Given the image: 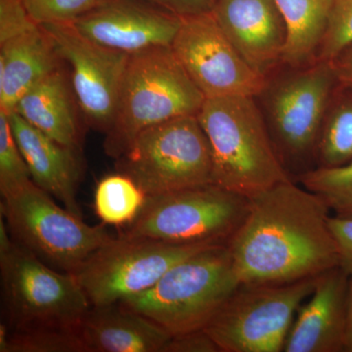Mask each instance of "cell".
<instances>
[{
    "mask_svg": "<svg viewBox=\"0 0 352 352\" xmlns=\"http://www.w3.org/2000/svg\"><path fill=\"white\" fill-rule=\"evenodd\" d=\"M330 215L320 197L292 179L250 198L227 243L241 284L293 283L340 266Z\"/></svg>",
    "mask_w": 352,
    "mask_h": 352,
    "instance_id": "6da1fadb",
    "label": "cell"
},
{
    "mask_svg": "<svg viewBox=\"0 0 352 352\" xmlns=\"http://www.w3.org/2000/svg\"><path fill=\"white\" fill-rule=\"evenodd\" d=\"M197 117L212 150L214 184L250 199L291 180L254 97L206 99Z\"/></svg>",
    "mask_w": 352,
    "mask_h": 352,
    "instance_id": "7a4b0ae2",
    "label": "cell"
},
{
    "mask_svg": "<svg viewBox=\"0 0 352 352\" xmlns=\"http://www.w3.org/2000/svg\"><path fill=\"white\" fill-rule=\"evenodd\" d=\"M240 285L227 245H212L175 263L152 288L119 305L177 336L204 330Z\"/></svg>",
    "mask_w": 352,
    "mask_h": 352,
    "instance_id": "3957f363",
    "label": "cell"
},
{
    "mask_svg": "<svg viewBox=\"0 0 352 352\" xmlns=\"http://www.w3.org/2000/svg\"><path fill=\"white\" fill-rule=\"evenodd\" d=\"M206 98L171 47L131 55L104 150L117 160L140 132L162 122L197 116Z\"/></svg>",
    "mask_w": 352,
    "mask_h": 352,
    "instance_id": "277c9868",
    "label": "cell"
},
{
    "mask_svg": "<svg viewBox=\"0 0 352 352\" xmlns=\"http://www.w3.org/2000/svg\"><path fill=\"white\" fill-rule=\"evenodd\" d=\"M0 214L15 242L72 274L113 239L105 226H88L32 180L2 196Z\"/></svg>",
    "mask_w": 352,
    "mask_h": 352,
    "instance_id": "5b68a950",
    "label": "cell"
},
{
    "mask_svg": "<svg viewBox=\"0 0 352 352\" xmlns=\"http://www.w3.org/2000/svg\"><path fill=\"white\" fill-rule=\"evenodd\" d=\"M250 199L214 184L148 196L138 219L122 234L182 245H221L237 231Z\"/></svg>",
    "mask_w": 352,
    "mask_h": 352,
    "instance_id": "8992f818",
    "label": "cell"
},
{
    "mask_svg": "<svg viewBox=\"0 0 352 352\" xmlns=\"http://www.w3.org/2000/svg\"><path fill=\"white\" fill-rule=\"evenodd\" d=\"M116 161L147 196L212 183V150L197 116L145 129Z\"/></svg>",
    "mask_w": 352,
    "mask_h": 352,
    "instance_id": "52a82bcc",
    "label": "cell"
},
{
    "mask_svg": "<svg viewBox=\"0 0 352 352\" xmlns=\"http://www.w3.org/2000/svg\"><path fill=\"white\" fill-rule=\"evenodd\" d=\"M317 278L286 284H241L204 330L220 352H281L298 307Z\"/></svg>",
    "mask_w": 352,
    "mask_h": 352,
    "instance_id": "ba28073f",
    "label": "cell"
},
{
    "mask_svg": "<svg viewBox=\"0 0 352 352\" xmlns=\"http://www.w3.org/2000/svg\"><path fill=\"white\" fill-rule=\"evenodd\" d=\"M2 288L15 330L78 327L92 305L75 274L58 272L17 242L0 254Z\"/></svg>",
    "mask_w": 352,
    "mask_h": 352,
    "instance_id": "9c48e42d",
    "label": "cell"
},
{
    "mask_svg": "<svg viewBox=\"0 0 352 352\" xmlns=\"http://www.w3.org/2000/svg\"><path fill=\"white\" fill-rule=\"evenodd\" d=\"M338 83L330 61L298 68L272 85L267 82L263 91L266 94V124L285 168L287 162L315 160L322 124Z\"/></svg>",
    "mask_w": 352,
    "mask_h": 352,
    "instance_id": "30bf717a",
    "label": "cell"
},
{
    "mask_svg": "<svg viewBox=\"0 0 352 352\" xmlns=\"http://www.w3.org/2000/svg\"><path fill=\"white\" fill-rule=\"evenodd\" d=\"M210 245L122 235L95 252L75 275L92 307L116 305L144 293L175 263Z\"/></svg>",
    "mask_w": 352,
    "mask_h": 352,
    "instance_id": "8fae6325",
    "label": "cell"
},
{
    "mask_svg": "<svg viewBox=\"0 0 352 352\" xmlns=\"http://www.w3.org/2000/svg\"><path fill=\"white\" fill-rule=\"evenodd\" d=\"M171 50L206 99L259 96L267 78L236 50L210 12L182 17Z\"/></svg>",
    "mask_w": 352,
    "mask_h": 352,
    "instance_id": "7c38bea8",
    "label": "cell"
},
{
    "mask_svg": "<svg viewBox=\"0 0 352 352\" xmlns=\"http://www.w3.org/2000/svg\"><path fill=\"white\" fill-rule=\"evenodd\" d=\"M41 25L69 65L72 87L87 124L106 133L115 119L131 55L89 41L72 23Z\"/></svg>",
    "mask_w": 352,
    "mask_h": 352,
    "instance_id": "4fadbf2b",
    "label": "cell"
},
{
    "mask_svg": "<svg viewBox=\"0 0 352 352\" xmlns=\"http://www.w3.org/2000/svg\"><path fill=\"white\" fill-rule=\"evenodd\" d=\"M182 21L143 0H98L72 24L89 41L133 55L171 47Z\"/></svg>",
    "mask_w": 352,
    "mask_h": 352,
    "instance_id": "5bb4252c",
    "label": "cell"
},
{
    "mask_svg": "<svg viewBox=\"0 0 352 352\" xmlns=\"http://www.w3.org/2000/svg\"><path fill=\"white\" fill-rule=\"evenodd\" d=\"M212 15L252 68L267 76L282 61L287 29L276 0H214Z\"/></svg>",
    "mask_w": 352,
    "mask_h": 352,
    "instance_id": "9a60e30c",
    "label": "cell"
},
{
    "mask_svg": "<svg viewBox=\"0 0 352 352\" xmlns=\"http://www.w3.org/2000/svg\"><path fill=\"white\" fill-rule=\"evenodd\" d=\"M349 282L340 266L319 275L311 295L296 311L285 352L346 351Z\"/></svg>",
    "mask_w": 352,
    "mask_h": 352,
    "instance_id": "2e32d148",
    "label": "cell"
},
{
    "mask_svg": "<svg viewBox=\"0 0 352 352\" xmlns=\"http://www.w3.org/2000/svg\"><path fill=\"white\" fill-rule=\"evenodd\" d=\"M8 115L14 138L29 166L32 182L61 201L72 214L82 217L76 198L82 176L78 149L57 142L18 113Z\"/></svg>",
    "mask_w": 352,
    "mask_h": 352,
    "instance_id": "e0dca14e",
    "label": "cell"
},
{
    "mask_svg": "<svg viewBox=\"0 0 352 352\" xmlns=\"http://www.w3.org/2000/svg\"><path fill=\"white\" fill-rule=\"evenodd\" d=\"M78 331L85 352H164L173 338L154 321L119 303L91 307Z\"/></svg>",
    "mask_w": 352,
    "mask_h": 352,
    "instance_id": "ac0fdd59",
    "label": "cell"
},
{
    "mask_svg": "<svg viewBox=\"0 0 352 352\" xmlns=\"http://www.w3.org/2000/svg\"><path fill=\"white\" fill-rule=\"evenodd\" d=\"M62 59L41 25L0 44V110L12 113L36 83L61 68Z\"/></svg>",
    "mask_w": 352,
    "mask_h": 352,
    "instance_id": "d6986e66",
    "label": "cell"
},
{
    "mask_svg": "<svg viewBox=\"0 0 352 352\" xmlns=\"http://www.w3.org/2000/svg\"><path fill=\"white\" fill-rule=\"evenodd\" d=\"M76 107L71 80L61 67L32 87L18 101L13 112L57 142L80 149Z\"/></svg>",
    "mask_w": 352,
    "mask_h": 352,
    "instance_id": "ffe728a7",
    "label": "cell"
},
{
    "mask_svg": "<svg viewBox=\"0 0 352 352\" xmlns=\"http://www.w3.org/2000/svg\"><path fill=\"white\" fill-rule=\"evenodd\" d=\"M335 0H276L286 24L282 62L293 69L316 62Z\"/></svg>",
    "mask_w": 352,
    "mask_h": 352,
    "instance_id": "44dd1931",
    "label": "cell"
},
{
    "mask_svg": "<svg viewBox=\"0 0 352 352\" xmlns=\"http://www.w3.org/2000/svg\"><path fill=\"white\" fill-rule=\"evenodd\" d=\"M316 168L352 162V85L338 83L329 103L315 150Z\"/></svg>",
    "mask_w": 352,
    "mask_h": 352,
    "instance_id": "7402d4cb",
    "label": "cell"
},
{
    "mask_svg": "<svg viewBox=\"0 0 352 352\" xmlns=\"http://www.w3.org/2000/svg\"><path fill=\"white\" fill-rule=\"evenodd\" d=\"M148 196L129 176L116 173L97 184L94 210L104 224L131 226L144 208Z\"/></svg>",
    "mask_w": 352,
    "mask_h": 352,
    "instance_id": "603a6c76",
    "label": "cell"
},
{
    "mask_svg": "<svg viewBox=\"0 0 352 352\" xmlns=\"http://www.w3.org/2000/svg\"><path fill=\"white\" fill-rule=\"evenodd\" d=\"M300 182L317 194L331 212L352 217V162L336 168H315L302 173Z\"/></svg>",
    "mask_w": 352,
    "mask_h": 352,
    "instance_id": "cb8c5ba5",
    "label": "cell"
},
{
    "mask_svg": "<svg viewBox=\"0 0 352 352\" xmlns=\"http://www.w3.org/2000/svg\"><path fill=\"white\" fill-rule=\"evenodd\" d=\"M0 352H85L78 327L14 330L0 342Z\"/></svg>",
    "mask_w": 352,
    "mask_h": 352,
    "instance_id": "d4e9b609",
    "label": "cell"
},
{
    "mask_svg": "<svg viewBox=\"0 0 352 352\" xmlns=\"http://www.w3.org/2000/svg\"><path fill=\"white\" fill-rule=\"evenodd\" d=\"M29 166L14 138L8 113L0 110V192L1 196L31 182Z\"/></svg>",
    "mask_w": 352,
    "mask_h": 352,
    "instance_id": "484cf974",
    "label": "cell"
},
{
    "mask_svg": "<svg viewBox=\"0 0 352 352\" xmlns=\"http://www.w3.org/2000/svg\"><path fill=\"white\" fill-rule=\"evenodd\" d=\"M352 45V0H335L316 61H332Z\"/></svg>",
    "mask_w": 352,
    "mask_h": 352,
    "instance_id": "4316f807",
    "label": "cell"
},
{
    "mask_svg": "<svg viewBox=\"0 0 352 352\" xmlns=\"http://www.w3.org/2000/svg\"><path fill=\"white\" fill-rule=\"evenodd\" d=\"M28 12L38 25L73 23L98 0H22Z\"/></svg>",
    "mask_w": 352,
    "mask_h": 352,
    "instance_id": "83f0119b",
    "label": "cell"
},
{
    "mask_svg": "<svg viewBox=\"0 0 352 352\" xmlns=\"http://www.w3.org/2000/svg\"><path fill=\"white\" fill-rule=\"evenodd\" d=\"M38 27L22 0H0V44L34 31Z\"/></svg>",
    "mask_w": 352,
    "mask_h": 352,
    "instance_id": "f1b7e54d",
    "label": "cell"
},
{
    "mask_svg": "<svg viewBox=\"0 0 352 352\" xmlns=\"http://www.w3.org/2000/svg\"><path fill=\"white\" fill-rule=\"evenodd\" d=\"M329 229L337 245L340 267L347 274H352V217L330 215Z\"/></svg>",
    "mask_w": 352,
    "mask_h": 352,
    "instance_id": "f546056e",
    "label": "cell"
},
{
    "mask_svg": "<svg viewBox=\"0 0 352 352\" xmlns=\"http://www.w3.org/2000/svg\"><path fill=\"white\" fill-rule=\"evenodd\" d=\"M164 352H220V349L205 330H198L173 336Z\"/></svg>",
    "mask_w": 352,
    "mask_h": 352,
    "instance_id": "4dcf8cb0",
    "label": "cell"
},
{
    "mask_svg": "<svg viewBox=\"0 0 352 352\" xmlns=\"http://www.w3.org/2000/svg\"><path fill=\"white\" fill-rule=\"evenodd\" d=\"M179 17L210 12L214 0H143Z\"/></svg>",
    "mask_w": 352,
    "mask_h": 352,
    "instance_id": "1f68e13d",
    "label": "cell"
},
{
    "mask_svg": "<svg viewBox=\"0 0 352 352\" xmlns=\"http://www.w3.org/2000/svg\"><path fill=\"white\" fill-rule=\"evenodd\" d=\"M330 62L335 69L339 82L352 85V45L349 46Z\"/></svg>",
    "mask_w": 352,
    "mask_h": 352,
    "instance_id": "d6a6232c",
    "label": "cell"
},
{
    "mask_svg": "<svg viewBox=\"0 0 352 352\" xmlns=\"http://www.w3.org/2000/svg\"><path fill=\"white\" fill-rule=\"evenodd\" d=\"M346 351L352 352V274L349 275L347 289Z\"/></svg>",
    "mask_w": 352,
    "mask_h": 352,
    "instance_id": "836d02e7",
    "label": "cell"
}]
</instances>
